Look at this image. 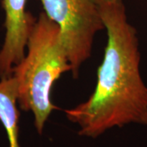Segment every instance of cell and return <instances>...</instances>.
I'll list each match as a JSON object with an SVG mask.
<instances>
[{
  "label": "cell",
  "mask_w": 147,
  "mask_h": 147,
  "mask_svg": "<svg viewBox=\"0 0 147 147\" xmlns=\"http://www.w3.org/2000/svg\"><path fill=\"white\" fill-rule=\"evenodd\" d=\"M17 84L13 75L0 79V122L5 129L9 147H21Z\"/></svg>",
  "instance_id": "5"
},
{
  "label": "cell",
  "mask_w": 147,
  "mask_h": 147,
  "mask_svg": "<svg viewBox=\"0 0 147 147\" xmlns=\"http://www.w3.org/2000/svg\"><path fill=\"white\" fill-rule=\"evenodd\" d=\"M100 13L107 43L95 89L88 100L65 110L68 120L79 126V135L91 138L130 123L147 126V86L140 71L137 30L123 0H100Z\"/></svg>",
  "instance_id": "1"
},
{
  "label": "cell",
  "mask_w": 147,
  "mask_h": 147,
  "mask_svg": "<svg viewBox=\"0 0 147 147\" xmlns=\"http://www.w3.org/2000/svg\"><path fill=\"white\" fill-rule=\"evenodd\" d=\"M44 13L61 30L74 78L91 57L95 35L105 29L100 0H40Z\"/></svg>",
  "instance_id": "3"
},
{
  "label": "cell",
  "mask_w": 147,
  "mask_h": 147,
  "mask_svg": "<svg viewBox=\"0 0 147 147\" xmlns=\"http://www.w3.org/2000/svg\"><path fill=\"white\" fill-rule=\"evenodd\" d=\"M27 0H3L5 12V36L0 48V79L12 74V69L26 53L29 36L36 20L26 11Z\"/></svg>",
  "instance_id": "4"
},
{
  "label": "cell",
  "mask_w": 147,
  "mask_h": 147,
  "mask_svg": "<svg viewBox=\"0 0 147 147\" xmlns=\"http://www.w3.org/2000/svg\"><path fill=\"white\" fill-rule=\"evenodd\" d=\"M69 71L71 65L61 30L42 12L32 27L26 55L11 74L17 84L18 106L32 112L38 134H42L49 116L57 109L51 98L53 85Z\"/></svg>",
  "instance_id": "2"
}]
</instances>
